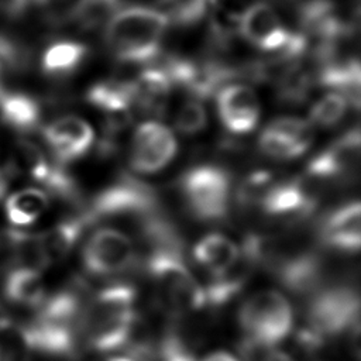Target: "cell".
<instances>
[{
	"label": "cell",
	"instance_id": "39",
	"mask_svg": "<svg viewBox=\"0 0 361 361\" xmlns=\"http://www.w3.org/2000/svg\"><path fill=\"white\" fill-rule=\"evenodd\" d=\"M158 4H161V6H165V7H168V6H171L173 1H176V0H155Z\"/></svg>",
	"mask_w": 361,
	"mask_h": 361
},
{
	"label": "cell",
	"instance_id": "5",
	"mask_svg": "<svg viewBox=\"0 0 361 361\" xmlns=\"http://www.w3.org/2000/svg\"><path fill=\"white\" fill-rule=\"evenodd\" d=\"M360 326V298L348 286L319 289L309 300L305 323L296 331V344L316 353L329 341Z\"/></svg>",
	"mask_w": 361,
	"mask_h": 361
},
{
	"label": "cell",
	"instance_id": "37",
	"mask_svg": "<svg viewBox=\"0 0 361 361\" xmlns=\"http://www.w3.org/2000/svg\"><path fill=\"white\" fill-rule=\"evenodd\" d=\"M13 323V320L8 317V314H7V312H6V309L3 307V305L0 303V330H3V329H6L7 326H10Z\"/></svg>",
	"mask_w": 361,
	"mask_h": 361
},
{
	"label": "cell",
	"instance_id": "2",
	"mask_svg": "<svg viewBox=\"0 0 361 361\" xmlns=\"http://www.w3.org/2000/svg\"><path fill=\"white\" fill-rule=\"evenodd\" d=\"M171 23L165 11L151 6L120 7L104 24L103 41L111 58L127 65H148L162 55Z\"/></svg>",
	"mask_w": 361,
	"mask_h": 361
},
{
	"label": "cell",
	"instance_id": "33",
	"mask_svg": "<svg viewBox=\"0 0 361 361\" xmlns=\"http://www.w3.org/2000/svg\"><path fill=\"white\" fill-rule=\"evenodd\" d=\"M120 7L123 0H85L75 23L85 31H93L104 25Z\"/></svg>",
	"mask_w": 361,
	"mask_h": 361
},
{
	"label": "cell",
	"instance_id": "20",
	"mask_svg": "<svg viewBox=\"0 0 361 361\" xmlns=\"http://www.w3.org/2000/svg\"><path fill=\"white\" fill-rule=\"evenodd\" d=\"M0 118L18 133H31L41 126L42 106L30 93L0 87Z\"/></svg>",
	"mask_w": 361,
	"mask_h": 361
},
{
	"label": "cell",
	"instance_id": "22",
	"mask_svg": "<svg viewBox=\"0 0 361 361\" xmlns=\"http://www.w3.org/2000/svg\"><path fill=\"white\" fill-rule=\"evenodd\" d=\"M89 47L78 39L62 38L49 44L41 55V71L55 79L73 75L87 59Z\"/></svg>",
	"mask_w": 361,
	"mask_h": 361
},
{
	"label": "cell",
	"instance_id": "1",
	"mask_svg": "<svg viewBox=\"0 0 361 361\" xmlns=\"http://www.w3.org/2000/svg\"><path fill=\"white\" fill-rule=\"evenodd\" d=\"M87 295L85 282L72 281L44 299L35 317L24 324L34 353L66 360L78 357L82 345L80 319Z\"/></svg>",
	"mask_w": 361,
	"mask_h": 361
},
{
	"label": "cell",
	"instance_id": "19",
	"mask_svg": "<svg viewBox=\"0 0 361 361\" xmlns=\"http://www.w3.org/2000/svg\"><path fill=\"white\" fill-rule=\"evenodd\" d=\"M255 269V264L238 248L235 261L226 269L210 275V279L203 286L204 307L220 309L228 305L243 292Z\"/></svg>",
	"mask_w": 361,
	"mask_h": 361
},
{
	"label": "cell",
	"instance_id": "9",
	"mask_svg": "<svg viewBox=\"0 0 361 361\" xmlns=\"http://www.w3.org/2000/svg\"><path fill=\"white\" fill-rule=\"evenodd\" d=\"M14 175H25L41 185L48 195L66 202L79 200V186L66 168L54 159H48L45 152L32 141L21 140L16 144L14 152L7 161Z\"/></svg>",
	"mask_w": 361,
	"mask_h": 361
},
{
	"label": "cell",
	"instance_id": "24",
	"mask_svg": "<svg viewBox=\"0 0 361 361\" xmlns=\"http://www.w3.org/2000/svg\"><path fill=\"white\" fill-rule=\"evenodd\" d=\"M49 207V195L41 188H24L6 197L4 213L16 228H25L34 224Z\"/></svg>",
	"mask_w": 361,
	"mask_h": 361
},
{
	"label": "cell",
	"instance_id": "35",
	"mask_svg": "<svg viewBox=\"0 0 361 361\" xmlns=\"http://www.w3.org/2000/svg\"><path fill=\"white\" fill-rule=\"evenodd\" d=\"M199 361H240V358L226 350H217L213 353H209L207 355L202 357Z\"/></svg>",
	"mask_w": 361,
	"mask_h": 361
},
{
	"label": "cell",
	"instance_id": "32",
	"mask_svg": "<svg viewBox=\"0 0 361 361\" xmlns=\"http://www.w3.org/2000/svg\"><path fill=\"white\" fill-rule=\"evenodd\" d=\"M276 180L278 179L272 171L258 169L250 172L235 190V202L243 207H258L265 193Z\"/></svg>",
	"mask_w": 361,
	"mask_h": 361
},
{
	"label": "cell",
	"instance_id": "16",
	"mask_svg": "<svg viewBox=\"0 0 361 361\" xmlns=\"http://www.w3.org/2000/svg\"><path fill=\"white\" fill-rule=\"evenodd\" d=\"M216 110L223 128L234 137L252 133L261 116L257 93L244 83L223 86L216 93Z\"/></svg>",
	"mask_w": 361,
	"mask_h": 361
},
{
	"label": "cell",
	"instance_id": "6",
	"mask_svg": "<svg viewBox=\"0 0 361 361\" xmlns=\"http://www.w3.org/2000/svg\"><path fill=\"white\" fill-rule=\"evenodd\" d=\"M179 192L188 212L200 221L226 217L231 202V176L223 166L200 164L179 179Z\"/></svg>",
	"mask_w": 361,
	"mask_h": 361
},
{
	"label": "cell",
	"instance_id": "13",
	"mask_svg": "<svg viewBox=\"0 0 361 361\" xmlns=\"http://www.w3.org/2000/svg\"><path fill=\"white\" fill-rule=\"evenodd\" d=\"M360 149V128L354 126L317 152L307 162L305 175L320 183L350 178L358 168Z\"/></svg>",
	"mask_w": 361,
	"mask_h": 361
},
{
	"label": "cell",
	"instance_id": "17",
	"mask_svg": "<svg viewBox=\"0 0 361 361\" xmlns=\"http://www.w3.org/2000/svg\"><path fill=\"white\" fill-rule=\"evenodd\" d=\"M269 271L292 293L307 295L319 290L323 281V261L313 250H283Z\"/></svg>",
	"mask_w": 361,
	"mask_h": 361
},
{
	"label": "cell",
	"instance_id": "12",
	"mask_svg": "<svg viewBox=\"0 0 361 361\" xmlns=\"http://www.w3.org/2000/svg\"><path fill=\"white\" fill-rule=\"evenodd\" d=\"M178 141L173 133L157 120L141 123L133 133L128 164L137 173H155L175 158Z\"/></svg>",
	"mask_w": 361,
	"mask_h": 361
},
{
	"label": "cell",
	"instance_id": "25",
	"mask_svg": "<svg viewBox=\"0 0 361 361\" xmlns=\"http://www.w3.org/2000/svg\"><path fill=\"white\" fill-rule=\"evenodd\" d=\"M272 82L278 102L288 106L305 103L316 85L313 68H307L303 59L285 66Z\"/></svg>",
	"mask_w": 361,
	"mask_h": 361
},
{
	"label": "cell",
	"instance_id": "27",
	"mask_svg": "<svg viewBox=\"0 0 361 361\" xmlns=\"http://www.w3.org/2000/svg\"><path fill=\"white\" fill-rule=\"evenodd\" d=\"M195 338L179 324L169 326L158 341L157 361H199Z\"/></svg>",
	"mask_w": 361,
	"mask_h": 361
},
{
	"label": "cell",
	"instance_id": "23",
	"mask_svg": "<svg viewBox=\"0 0 361 361\" xmlns=\"http://www.w3.org/2000/svg\"><path fill=\"white\" fill-rule=\"evenodd\" d=\"M90 224L87 216L80 210L78 214L63 217L47 231L39 233V244L49 265L63 259Z\"/></svg>",
	"mask_w": 361,
	"mask_h": 361
},
{
	"label": "cell",
	"instance_id": "15",
	"mask_svg": "<svg viewBox=\"0 0 361 361\" xmlns=\"http://www.w3.org/2000/svg\"><path fill=\"white\" fill-rule=\"evenodd\" d=\"M41 133L52 159L63 166L83 158L94 142L90 124L76 116L58 117L47 123Z\"/></svg>",
	"mask_w": 361,
	"mask_h": 361
},
{
	"label": "cell",
	"instance_id": "8",
	"mask_svg": "<svg viewBox=\"0 0 361 361\" xmlns=\"http://www.w3.org/2000/svg\"><path fill=\"white\" fill-rule=\"evenodd\" d=\"M157 195L149 185L123 173L96 193L82 210L92 224L111 217H137L141 220L157 212Z\"/></svg>",
	"mask_w": 361,
	"mask_h": 361
},
{
	"label": "cell",
	"instance_id": "29",
	"mask_svg": "<svg viewBox=\"0 0 361 361\" xmlns=\"http://www.w3.org/2000/svg\"><path fill=\"white\" fill-rule=\"evenodd\" d=\"M348 107L350 103L340 93H326L313 103L309 113L310 124L320 128H333L345 118Z\"/></svg>",
	"mask_w": 361,
	"mask_h": 361
},
{
	"label": "cell",
	"instance_id": "18",
	"mask_svg": "<svg viewBox=\"0 0 361 361\" xmlns=\"http://www.w3.org/2000/svg\"><path fill=\"white\" fill-rule=\"evenodd\" d=\"M319 238L330 250L357 252L361 245L360 202H348L329 213L320 224Z\"/></svg>",
	"mask_w": 361,
	"mask_h": 361
},
{
	"label": "cell",
	"instance_id": "28",
	"mask_svg": "<svg viewBox=\"0 0 361 361\" xmlns=\"http://www.w3.org/2000/svg\"><path fill=\"white\" fill-rule=\"evenodd\" d=\"M219 4L220 0H176L166 7L165 14L171 24L189 28L209 17Z\"/></svg>",
	"mask_w": 361,
	"mask_h": 361
},
{
	"label": "cell",
	"instance_id": "3",
	"mask_svg": "<svg viewBox=\"0 0 361 361\" xmlns=\"http://www.w3.org/2000/svg\"><path fill=\"white\" fill-rule=\"evenodd\" d=\"M137 292L128 283L109 285L89 296L82 319V345L96 353L124 347L135 322Z\"/></svg>",
	"mask_w": 361,
	"mask_h": 361
},
{
	"label": "cell",
	"instance_id": "10",
	"mask_svg": "<svg viewBox=\"0 0 361 361\" xmlns=\"http://www.w3.org/2000/svg\"><path fill=\"white\" fill-rule=\"evenodd\" d=\"M135 259L133 240L120 230L102 227L92 233L82 250V264L93 276H110L128 269Z\"/></svg>",
	"mask_w": 361,
	"mask_h": 361
},
{
	"label": "cell",
	"instance_id": "4",
	"mask_svg": "<svg viewBox=\"0 0 361 361\" xmlns=\"http://www.w3.org/2000/svg\"><path fill=\"white\" fill-rule=\"evenodd\" d=\"M145 268L161 309L180 319L204 307L203 286L189 269L182 247L151 245Z\"/></svg>",
	"mask_w": 361,
	"mask_h": 361
},
{
	"label": "cell",
	"instance_id": "30",
	"mask_svg": "<svg viewBox=\"0 0 361 361\" xmlns=\"http://www.w3.org/2000/svg\"><path fill=\"white\" fill-rule=\"evenodd\" d=\"M85 0H30V10L55 27L75 23Z\"/></svg>",
	"mask_w": 361,
	"mask_h": 361
},
{
	"label": "cell",
	"instance_id": "14",
	"mask_svg": "<svg viewBox=\"0 0 361 361\" xmlns=\"http://www.w3.org/2000/svg\"><path fill=\"white\" fill-rule=\"evenodd\" d=\"M314 138L313 126L299 117H278L264 127L258 137V149L278 161L302 157Z\"/></svg>",
	"mask_w": 361,
	"mask_h": 361
},
{
	"label": "cell",
	"instance_id": "21",
	"mask_svg": "<svg viewBox=\"0 0 361 361\" xmlns=\"http://www.w3.org/2000/svg\"><path fill=\"white\" fill-rule=\"evenodd\" d=\"M1 290L6 300L11 305L35 310L47 298L41 272L25 267L8 268L3 278Z\"/></svg>",
	"mask_w": 361,
	"mask_h": 361
},
{
	"label": "cell",
	"instance_id": "38",
	"mask_svg": "<svg viewBox=\"0 0 361 361\" xmlns=\"http://www.w3.org/2000/svg\"><path fill=\"white\" fill-rule=\"evenodd\" d=\"M106 361H134V360H131V358H128V357H121V355H118V357H110V358H107Z\"/></svg>",
	"mask_w": 361,
	"mask_h": 361
},
{
	"label": "cell",
	"instance_id": "34",
	"mask_svg": "<svg viewBox=\"0 0 361 361\" xmlns=\"http://www.w3.org/2000/svg\"><path fill=\"white\" fill-rule=\"evenodd\" d=\"M207 126V111L200 100H186L175 114V128L183 135H196Z\"/></svg>",
	"mask_w": 361,
	"mask_h": 361
},
{
	"label": "cell",
	"instance_id": "7",
	"mask_svg": "<svg viewBox=\"0 0 361 361\" xmlns=\"http://www.w3.org/2000/svg\"><path fill=\"white\" fill-rule=\"evenodd\" d=\"M238 323L245 340L274 348L293 329V310L278 290L265 289L250 296L238 312Z\"/></svg>",
	"mask_w": 361,
	"mask_h": 361
},
{
	"label": "cell",
	"instance_id": "26",
	"mask_svg": "<svg viewBox=\"0 0 361 361\" xmlns=\"http://www.w3.org/2000/svg\"><path fill=\"white\" fill-rule=\"evenodd\" d=\"M237 257L238 245L220 233L206 234L193 247V259L210 275L226 269Z\"/></svg>",
	"mask_w": 361,
	"mask_h": 361
},
{
	"label": "cell",
	"instance_id": "11",
	"mask_svg": "<svg viewBox=\"0 0 361 361\" xmlns=\"http://www.w3.org/2000/svg\"><path fill=\"white\" fill-rule=\"evenodd\" d=\"M319 183L306 175L278 179L265 193L258 209L272 219H305L314 212L322 197Z\"/></svg>",
	"mask_w": 361,
	"mask_h": 361
},
{
	"label": "cell",
	"instance_id": "36",
	"mask_svg": "<svg viewBox=\"0 0 361 361\" xmlns=\"http://www.w3.org/2000/svg\"><path fill=\"white\" fill-rule=\"evenodd\" d=\"M262 361H295L289 354L281 351V350H275L271 348L267 351V354L264 355Z\"/></svg>",
	"mask_w": 361,
	"mask_h": 361
},
{
	"label": "cell",
	"instance_id": "31",
	"mask_svg": "<svg viewBox=\"0 0 361 361\" xmlns=\"http://www.w3.org/2000/svg\"><path fill=\"white\" fill-rule=\"evenodd\" d=\"M32 354L24 324L13 322L0 330V361H31Z\"/></svg>",
	"mask_w": 361,
	"mask_h": 361
}]
</instances>
